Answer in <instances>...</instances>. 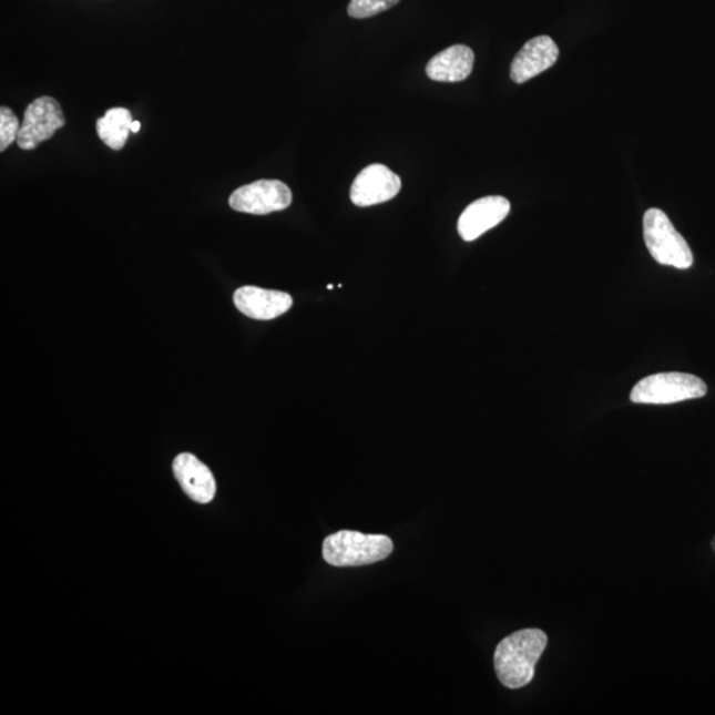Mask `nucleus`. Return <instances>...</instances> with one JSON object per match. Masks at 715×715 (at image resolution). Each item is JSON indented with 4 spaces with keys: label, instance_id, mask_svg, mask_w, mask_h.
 Wrapping results in <instances>:
<instances>
[{
    "label": "nucleus",
    "instance_id": "nucleus-13",
    "mask_svg": "<svg viewBox=\"0 0 715 715\" xmlns=\"http://www.w3.org/2000/svg\"><path fill=\"white\" fill-rule=\"evenodd\" d=\"M132 113L125 108H112L98 120V134L108 147L120 152L132 133Z\"/></svg>",
    "mask_w": 715,
    "mask_h": 715
},
{
    "label": "nucleus",
    "instance_id": "nucleus-9",
    "mask_svg": "<svg viewBox=\"0 0 715 715\" xmlns=\"http://www.w3.org/2000/svg\"><path fill=\"white\" fill-rule=\"evenodd\" d=\"M560 57V48L550 37L542 35L529 40L517 53L512 65H510V78L517 84L538 76L556 63Z\"/></svg>",
    "mask_w": 715,
    "mask_h": 715
},
{
    "label": "nucleus",
    "instance_id": "nucleus-2",
    "mask_svg": "<svg viewBox=\"0 0 715 715\" xmlns=\"http://www.w3.org/2000/svg\"><path fill=\"white\" fill-rule=\"evenodd\" d=\"M394 544L390 538L380 534H364L359 531L340 530L325 538V562L336 568L365 566L390 556Z\"/></svg>",
    "mask_w": 715,
    "mask_h": 715
},
{
    "label": "nucleus",
    "instance_id": "nucleus-6",
    "mask_svg": "<svg viewBox=\"0 0 715 715\" xmlns=\"http://www.w3.org/2000/svg\"><path fill=\"white\" fill-rule=\"evenodd\" d=\"M64 125V114L57 100L48 95L33 100L25 109L18 134V146L22 150L37 149L40 143L51 140Z\"/></svg>",
    "mask_w": 715,
    "mask_h": 715
},
{
    "label": "nucleus",
    "instance_id": "nucleus-1",
    "mask_svg": "<svg viewBox=\"0 0 715 715\" xmlns=\"http://www.w3.org/2000/svg\"><path fill=\"white\" fill-rule=\"evenodd\" d=\"M548 645L541 630H521L502 640L494 653L497 677L509 690H520L533 681L535 664Z\"/></svg>",
    "mask_w": 715,
    "mask_h": 715
},
{
    "label": "nucleus",
    "instance_id": "nucleus-12",
    "mask_svg": "<svg viewBox=\"0 0 715 715\" xmlns=\"http://www.w3.org/2000/svg\"><path fill=\"white\" fill-rule=\"evenodd\" d=\"M474 65V53L462 44L452 45L436 54L426 67L427 76L440 83H459L469 78Z\"/></svg>",
    "mask_w": 715,
    "mask_h": 715
},
{
    "label": "nucleus",
    "instance_id": "nucleus-11",
    "mask_svg": "<svg viewBox=\"0 0 715 715\" xmlns=\"http://www.w3.org/2000/svg\"><path fill=\"white\" fill-rule=\"evenodd\" d=\"M176 481L191 500L197 503H208L214 500L216 482L210 468L196 456L181 453L173 462Z\"/></svg>",
    "mask_w": 715,
    "mask_h": 715
},
{
    "label": "nucleus",
    "instance_id": "nucleus-5",
    "mask_svg": "<svg viewBox=\"0 0 715 715\" xmlns=\"http://www.w3.org/2000/svg\"><path fill=\"white\" fill-rule=\"evenodd\" d=\"M292 201V191L284 182L262 180L235 190L229 206L237 213L268 215L288 208Z\"/></svg>",
    "mask_w": 715,
    "mask_h": 715
},
{
    "label": "nucleus",
    "instance_id": "nucleus-17",
    "mask_svg": "<svg viewBox=\"0 0 715 715\" xmlns=\"http://www.w3.org/2000/svg\"><path fill=\"white\" fill-rule=\"evenodd\" d=\"M333 288H334V285H331V284H330V285H328V289H329V290H330V289H333Z\"/></svg>",
    "mask_w": 715,
    "mask_h": 715
},
{
    "label": "nucleus",
    "instance_id": "nucleus-15",
    "mask_svg": "<svg viewBox=\"0 0 715 715\" xmlns=\"http://www.w3.org/2000/svg\"><path fill=\"white\" fill-rule=\"evenodd\" d=\"M20 124L16 113L9 106L0 108V152H6L18 140Z\"/></svg>",
    "mask_w": 715,
    "mask_h": 715
},
{
    "label": "nucleus",
    "instance_id": "nucleus-3",
    "mask_svg": "<svg viewBox=\"0 0 715 715\" xmlns=\"http://www.w3.org/2000/svg\"><path fill=\"white\" fill-rule=\"evenodd\" d=\"M643 233L646 248L658 264L677 269H690L693 254L683 235L674 228L664 211L651 208L643 217Z\"/></svg>",
    "mask_w": 715,
    "mask_h": 715
},
{
    "label": "nucleus",
    "instance_id": "nucleus-16",
    "mask_svg": "<svg viewBox=\"0 0 715 715\" xmlns=\"http://www.w3.org/2000/svg\"><path fill=\"white\" fill-rule=\"evenodd\" d=\"M140 129H141V122L140 121H133L132 133H139Z\"/></svg>",
    "mask_w": 715,
    "mask_h": 715
},
{
    "label": "nucleus",
    "instance_id": "nucleus-7",
    "mask_svg": "<svg viewBox=\"0 0 715 715\" xmlns=\"http://www.w3.org/2000/svg\"><path fill=\"white\" fill-rule=\"evenodd\" d=\"M400 188L399 175L387 166L376 163L357 175L350 190V200L358 207H371L394 200Z\"/></svg>",
    "mask_w": 715,
    "mask_h": 715
},
{
    "label": "nucleus",
    "instance_id": "nucleus-4",
    "mask_svg": "<svg viewBox=\"0 0 715 715\" xmlns=\"http://www.w3.org/2000/svg\"><path fill=\"white\" fill-rule=\"evenodd\" d=\"M706 394L705 381L692 374L660 372L640 380L630 399L637 405H673L704 398Z\"/></svg>",
    "mask_w": 715,
    "mask_h": 715
},
{
    "label": "nucleus",
    "instance_id": "nucleus-14",
    "mask_svg": "<svg viewBox=\"0 0 715 715\" xmlns=\"http://www.w3.org/2000/svg\"><path fill=\"white\" fill-rule=\"evenodd\" d=\"M399 2L400 0H350L347 12L354 19H366L390 10Z\"/></svg>",
    "mask_w": 715,
    "mask_h": 715
},
{
    "label": "nucleus",
    "instance_id": "nucleus-8",
    "mask_svg": "<svg viewBox=\"0 0 715 715\" xmlns=\"http://www.w3.org/2000/svg\"><path fill=\"white\" fill-rule=\"evenodd\" d=\"M510 213V202L503 196H486L469 204L461 214L458 231L462 241L473 242L489 229L499 226Z\"/></svg>",
    "mask_w": 715,
    "mask_h": 715
},
{
    "label": "nucleus",
    "instance_id": "nucleus-10",
    "mask_svg": "<svg viewBox=\"0 0 715 715\" xmlns=\"http://www.w3.org/2000/svg\"><path fill=\"white\" fill-rule=\"evenodd\" d=\"M234 303L244 316L269 321L285 315L292 308L293 298L284 292L243 286L235 292Z\"/></svg>",
    "mask_w": 715,
    "mask_h": 715
}]
</instances>
